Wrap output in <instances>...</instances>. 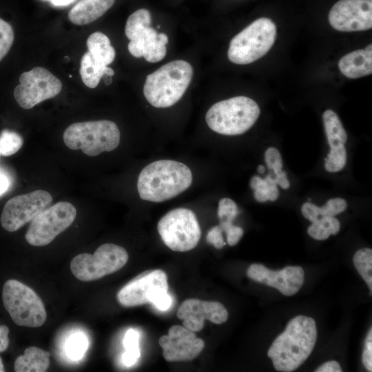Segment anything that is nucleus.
<instances>
[{"label":"nucleus","mask_w":372,"mask_h":372,"mask_svg":"<svg viewBox=\"0 0 372 372\" xmlns=\"http://www.w3.org/2000/svg\"><path fill=\"white\" fill-rule=\"evenodd\" d=\"M317 339L315 320L299 315L291 319L285 330L270 346L267 355L276 370L291 372L298 368L311 353Z\"/></svg>","instance_id":"nucleus-1"},{"label":"nucleus","mask_w":372,"mask_h":372,"mask_svg":"<svg viewBox=\"0 0 372 372\" xmlns=\"http://www.w3.org/2000/svg\"><path fill=\"white\" fill-rule=\"evenodd\" d=\"M192 183V173L185 164L173 160H158L141 171L137 190L142 200L161 203L178 196Z\"/></svg>","instance_id":"nucleus-2"},{"label":"nucleus","mask_w":372,"mask_h":372,"mask_svg":"<svg viewBox=\"0 0 372 372\" xmlns=\"http://www.w3.org/2000/svg\"><path fill=\"white\" fill-rule=\"evenodd\" d=\"M187 61L169 62L146 77L143 94L150 105L158 108L172 106L183 96L193 77Z\"/></svg>","instance_id":"nucleus-3"},{"label":"nucleus","mask_w":372,"mask_h":372,"mask_svg":"<svg viewBox=\"0 0 372 372\" xmlns=\"http://www.w3.org/2000/svg\"><path fill=\"white\" fill-rule=\"evenodd\" d=\"M260 113L255 101L239 96L214 104L207 112L205 121L215 132L228 136L239 135L254 125Z\"/></svg>","instance_id":"nucleus-4"},{"label":"nucleus","mask_w":372,"mask_h":372,"mask_svg":"<svg viewBox=\"0 0 372 372\" xmlns=\"http://www.w3.org/2000/svg\"><path fill=\"white\" fill-rule=\"evenodd\" d=\"M121 134L111 121L100 120L74 123L65 130L63 138L70 149H81L89 156L114 150L119 145Z\"/></svg>","instance_id":"nucleus-5"},{"label":"nucleus","mask_w":372,"mask_h":372,"mask_svg":"<svg viewBox=\"0 0 372 372\" xmlns=\"http://www.w3.org/2000/svg\"><path fill=\"white\" fill-rule=\"evenodd\" d=\"M276 37L275 23L268 18L258 19L232 38L228 59L236 64L251 63L268 52Z\"/></svg>","instance_id":"nucleus-6"},{"label":"nucleus","mask_w":372,"mask_h":372,"mask_svg":"<svg viewBox=\"0 0 372 372\" xmlns=\"http://www.w3.org/2000/svg\"><path fill=\"white\" fill-rule=\"evenodd\" d=\"M3 306L15 324L28 327L42 326L47 318L41 299L30 287L10 279L3 287Z\"/></svg>","instance_id":"nucleus-7"},{"label":"nucleus","mask_w":372,"mask_h":372,"mask_svg":"<svg viewBox=\"0 0 372 372\" xmlns=\"http://www.w3.org/2000/svg\"><path fill=\"white\" fill-rule=\"evenodd\" d=\"M151 21L149 11L138 9L128 17L125 33L130 40L128 50L133 56H143L147 62L156 63L165 58L167 43L158 37L156 30L150 27Z\"/></svg>","instance_id":"nucleus-8"},{"label":"nucleus","mask_w":372,"mask_h":372,"mask_svg":"<svg viewBox=\"0 0 372 372\" xmlns=\"http://www.w3.org/2000/svg\"><path fill=\"white\" fill-rule=\"evenodd\" d=\"M128 254L121 246L105 243L93 254L76 256L70 262L72 274L81 281H93L121 269L128 260Z\"/></svg>","instance_id":"nucleus-9"},{"label":"nucleus","mask_w":372,"mask_h":372,"mask_svg":"<svg viewBox=\"0 0 372 372\" xmlns=\"http://www.w3.org/2000/svg\"><path fill=\"white\" fill-rule=\"evenodd\" d=\"M157 229L165 245L175 251L185 252L198 245L201 231L196 214L187 208H176L164 215Z\"/></svg>","instance_id":"nucleus-10"},{"label":"nucleus","mask_w":372,"mask_h":372,"mask_svg":"<svg viewBox=\"0 0 372 372\" xmlns=\"http://www.w3.org/2000/svg\"><path fill=\"white\" fill-rule=\"evenodd\" d=\"M76 216V209L69 202L61 201L45 208L31 221L25 240L32 246L47 245L72 225Z\"/></svg>","instance_id":"nucleus-11"},{"label":"nucleus","mask_w":372,"mask_h":372,"mask_svg":"<svg viewBox=\"0 0 372 372\" xmlns=\"http://www.w3.org/2000/svg\"><path fill=\"white\" fill-rule=\"evenodd\" d=\"M62 89L61 81L46 68L36 67L22 73L14 97L20 107L30 109L38 103L58 95Z\"/></svg>","instance_id":"nucleus-12"},{"label":"nucleus","mask_w":372,"mask_h":372,"mask_svg":"<svg viewBox=\"0 0 372 372\" xmlns=\"http://www.w3.org/2000/svg\"><path fill=\"white\" fill-rule=\"evenodd\" d=\"M167 277L165 271H145L127 283L117 293L118 302L125 307L151 303L154 304L168 293Z\"/></svg>","instance_id":"nucleus-13"},{"label":"nucleus","mask_w":372,"mask_h":372,"mask_svg":"<svg viewBox=\"0 0 372 372\" xmlns=\"http://www.w3.org/2000/svg\"><path fill=\"white\" fill-rule=\"evenodd\" d=\"M52 201L51 194L45 190H36L13 197L3 207L1 225L8 231H16L32 221Z\"/></svg>","instance_id":"nucleus-14"},{"label":"nucleus","mask_w":372,"mask_h":372,"mask_svg":"<svg viewBox=\"0 0 372 372\" xmlns=\"http://www.w3.org/2000/svg\"><path fill=\"white\" fill-rule=\"evenodd\" d=\"M330 25L342 32L362 31L372 28V0H340L329 14Z\"/></svg>","instance_id":"nucleus-15"},{"label":"nucleus","mask_w":372,"mask_h":372,"mask_svg":"<svg viewBox=\"0 0 372 372\" xmlns=\"http://www.w3.org/2000/svg\"><path fill=\"white\" fill-rule=\"evenodd\" d=\"M163 355L168 362L190 361L196 358L205 347L204 341L196 337L194 331L183 326L174 325L167 335L158 340Z\"/></svg>","instance_id":"nucleus-16"},{"label":"nucleus","mask_w":372,"mask_h":372,"mask_svg":"<svg viewBox=\"0 0 372 372\" xmlns=\"http://www.w3.org/2000/svg\"><path fill=\"white\" fill-rule=\"evenodd\" d=\"M176 315L183 320V327L194 332L203 329L205 320L220 324L228 318V311L220 302L195 298L183 301Z\"/></svg>","instance_id":"nucleus-17"},{"label":"nucleus","mask_w":372,"mask_h":372,"mask_svg":"<svg viewBox=\"0 0 372 372\" xmlns=\"http://www.w3.org/2000/svg\"><path fill=\"white\" fill-rule=\"evenodd\" d=\"M247 275L258 282L277 289L287 296L296 294L304 282V271L299 266H288L273 271L261 264H252L247 269Z\"/></svg>","instance_id":"nucleus-18"},{"label":"nucleus","mask_w":372,"mask_h":372,"mask_svg":"<svg viewBox=\"0 0 372 372\" xmlns=\"http://www.w3.org/2000/svg\"><path fill=\"white\" fill-rule=\"evenodd\" d=\"M349 52L340 59V72L350 79H358L372 73V47Z\"/></svg>","instance_id":"nucleus-19"},{"label":"nucleus","mask_w":372,"mask_h":372,"mask_svg":"<svg viewBox=\"0 0 372 372\" xmlns=\"http://www.w3.org/2000/svg\"><path fill=\"white\" fill-rule=\"evenodd\" d=\"M115 0H80L68 12L69 20L75 25H86L102 17Z\"/></svg>","instance_id":"nucleus-20"},{"label":"nucleus","mask_w":372,"mask_h":372,"mask_svg":"<svg viewBox=\"0 0 372 372\" xmlns=\"http://www.w3.org/2000/svg\"><path fill=\"white\" fill-rule=\"evenodd\" d=\"M50 353L37 347L25 349L24 354L19 356L14 365L16 372H44L50 366Z\"/></svg>","instance_id":"nucleus-21"},{"label":"nucleus","mask_w":372,"mask_h":372,"mask_svg":"<svg viewBox=\"0 0 372 372\" xmlns=\"http://www.w3.org/2000/svg\"><path fill=\"white\" fill-rule=\"evenodd\" d=\"M86 43L88 52L99 64L107 66L114 61L116 56L115 50L105 34L101 32L91 34Z\"/></svg>","instance_id":"nucleus-22"},{"label":"nucleus","mask_w":372,"mask_h":372,"mask_svg":"<svg viewBox=\"0 0 372 372\" xmlns=\"http://www.w3.org/2000/svg\"><path fill=\"white\" fill-rule=\"evenodd\" d=\"M80 74L83 83L90 88H95L103 76H114V70L97 63L89 52H85L81 60Z\"/></svg>","instance_id":"nucleus-23"},{"label":"nucleus","mask_w":372,"mask_h":372,"mask_svg":"<svg viewBox=\"0 0 372 372\" xmlns=\"http://www.w3.org/2000/svg\"><path fill=\"white\" fill-rule=\"evenodd\" d=\"M322 118L329 146L345 144L347 134L337 114L331 110H327Z\"/></svg>","instance_id":"nucleus-24"},{"label":"nucleus","mask_w":372,"mask_h":372,"mask_svg":"<svg viewBox=\"0 0 372 372\" xmlns=\"http://www.w3.org/2000/svg\"><path fill=\"white\" fill-rule=\"evenodd\" d=\"M250 186L254 190L255 199L264 203L267 200L274 201L279 196V190L274 179L271 176H267L265 179L258 176H254L250 181Z\"/></svg>","instance_id":"nucleus-25"},{"label":"nucleus","mask_w":372,"mask_h":372,"mask_svg":"<svg viewBox=\"0 0 372 372\" xmlns=\"http://www.w3.org/2000/svg\"><path fill=\"white\" fill-rule=\"evenodd\" d=\"M340 229L339 220L334 217L321 216L312 222L308 227L307 233L318 240L327 239L331 235L337 234Z\"/></svg>","instance_id":"nucleus-26"},{"label":"nucleus","mask_w":372,"mask_h":372,"mask_svg":"<svg viewBox=\"0 0 372 372\" xmlns=\"http://www.w3.org/2000/svg\"><path fill=\"white\" fill-rule=\"evenodd\" d=\"M353 264L358 273L372 291V249L362 248L355 252Z\"/></svg>","instance_id":"nucleus-27"},{"label":"nucleus","mask_w":372,"mask_h":372,"mask_svg":"<svg viewBox=\"0 0 372 372\" xmlns=\"http://www.w3.org/2000/svg\"><path fill=\"white\" fill-rule=\"evenodd\" d=\"M138 338V333L134 329H129L125 333L123 340L125 352L123 354L122 359L127 366L134 364L140 357Z\"/></svg>","instance_id":"nucleus-28"},{"label":"nucleus","mask_w":372,"mask_h":372,"mask_svg":"<svg viewBox=\"0 0 372 372\" xmlns=\"http://www.w3.org/2000/svg\"><path fill=\"white\" fill-rule=\"evenodd\" d=\"M23 138L16 132L3 130L0 134V154L8 156L17 153L23 145Z\"/></svg>","instance_id":"nucleus-29"},{"label":"nucleus","mask_w":372,"mask_h":372,"mask_svg":"<svg viewBox=\"0 0 372 372\" xmlns=\"http://www.w3.org/2000/svg\"><path fill=\"white\" fill-rule=\"evenodd\" d=\"M238 214V209L236 203L229 198H223L220 200L218 208V216L220 219V227L225 231L229 227L233 220Z\"/></svg>","instance_id":"nucleus-30"},{"label":"nucleus","mask_w":372,"mask_h":372,"mask_svg":"<svg viewBox=\"0 0 372 372\" xmlns=\"http://www.w3.org/2000/svg\"><path fill=\"white\" fill-rule=\"evenodd\" d=\"M330 147V152L325 158V169L329 172L341 171L347 163V151L344 144H339Z\"/></svg>","instance_id":"nucleus-31"},{"label":"nucleus","mask_w":372,"mask_h":372,"mask_svg":"<svg viewBox=\"0 0 372 372\" xmlns=\"http://www.w3.org/2000/svg\"><path fill=\"white\" fill-rule=\"evenodd\" d=\"M88 346L87 338L83 333H76L70 335L65 343V351L68 357L73 360L81 359Z\"/></svg>","instance_id":"nucleus-32"},{"label":"nucleus","mask_w":372,"mask_h":372,"mask_svg":"<svg viewBox=\"0 0 372 372\" xmlns=\"http://www.w3.org/2000/svg\"><path fill=\"white\" fill-rule=\"evenodd\" d=\"M14 31L10 23L0 18V61L9 52L14 42Z\"/></svg>","instance_id":"nucleus-33"},{"label":"nucleus","mask_w":372,"mask_h":372,"mask_svg":"<svg viewBox=\"0 0 372 372\" xmlns=\"http://www.w3.org/2000/svg\"><path fill=\"white\" fill-rule=\"evenodd\" d=\"M347 202L340 198L329 199L325 205L320 207V216L334 217L343 212L347 208Z\"/></svg>","instance_id":"nucleus-34"},{"label":"nucleus","mask_w":372,"mask_h":372,"mask_svg":"<svg viewBox=\"0 0 372 372\" xmlns=\"http://www.w3.org/2000/svg\"><path fill=\"white\" fill-rule=\"evenodd\" d=\"M265 160L269 169L275 174L282 170V162L279 151L274 147H269L265 153Z\"/></svg>","instance_id":"nucleus-35"},{"label":"nucleus","mask_w":372,"mask_h":372,"mask_svg":"<svg viewBox=\"0 0 372 372\" xmlns=\"http://www.w3.org/2000/svg\"><path fill=\"white\" fill-rule=\"evenodd\" d=\"M362 361L365 368L372 371V329H370L364 342V349L362 353Z\"/></svg>","instance_id":"nucleus-36"},{"label":"nucleus","mask_w":372,"mask_h":372,"mask_svg":"<svg viewBox=\"0 0 372 372\" xmlns=\"http://www.w3.org/2000/svg\"><path fill=\"white\" fill-rule=\"evenodd\" d=\"M207 241L216 249L223 248L226 242L223 237V231L219 225L213 227L207 233Z\"/></svg>","instance_id":"nucleus-37"},{"label":"nucleus","mask_w":372,"mask_h":372,"mask_svg":"<svg viewBox=\"0 0 372 372\" xmlns=\"http://www.w3.org/2000/svg\"><path fill=\"white\" fill-rule=\"evenodd\" d=\"M225 232L227 235V244L229 246H234L242 237L244 231L240 227L231 225Z\"/></svg>","instance_id":"nucleus-38"},{"label":"nucleus","mask_w":372,"mask_h":372,"mask_svg":"<svg viewBox=\"0 0 372 372\" xmlns=\"http://www.w3.org/2000/svg\"><path fill=\"white\" fill-rule=\"evenodd\" d=\"M301 210L303 216L311 223L318 219L320 216V207H318L311 203H304Z\"/></svg>","instance_id":"nucleus-39"},{"label":"nucleus","mask_w":372,"mask_h":372,"mask_svg":"<svg viewBox=\"0 0 372 372\" xmlns=\"http://www.w3.org/2000/svg\"><path fill=\"white\" fill-rule=\"evenodd\" d=\"M316 372H341L342 369L340 364L334 360L327 362L320 366Z\"/></svg>","instance_id":"nucleus-40"},{"label":"nucleus","mask_w":372,"mask_h":372,"mask_svg":"<svg viewBox=\"0 0 372 372\" xmlns=\"http://www.w3.org/2000/svg\"><path fill=\"white\" fill-rule=\"evenodd\" d=\"M9 329L6 325H0V352L5 351L9 345Z\"/></svg>","instance_id":"nucleus-41"},{"label":"nucleus","mask_w":372,"mask_h":372,"mask_svg":"<svg viewBox=\"0 0 372 372\" xmlns=\"http://www.w3.org/2000/svg\"><path fill=\"white\" fill-rule=\"evenodd\" d=\"M274 180L276 184L279 185L282 189H288L290 186L289 181L287 178L286 172L282 170L276 174V178Z\"/></svg>","instance_id":"nucleus-42"},{"label":"nucleus","mask_w":372,"mask_h":372,"mask_svg":"<svg viewBox=\"0 0 372 372\" xmlns=\"http://www.w3.org/2000/svg\"><path fill=\"white\" fill-rule=\"evenodd\" d=\"M9 180L8 177L0 172V195L4 193L8 188Z\"/></svg>","instance_id":"nucleus-43"},{"label":"nucleus","mask_w":372,"mask_h":372,"mask_svg":"<svg viewBox=\"0 0 372 372\" xmlns=\"http://www.w3.org/2000/svg\"><path fill=\"white\" fill-rule=\"evenodd\" d=\"M52 3L56 6H63L70 3L74 0H50Z\"/></svg>","instance_id":"nucleus-44"},{"label":"nucleus","mask_w":372,"mask_h":372,"mask_svg":"<svg viewBox=\"0 0 372 372\" xmlns=\"http://www.w3.org/2000/svg\"><path fill=\"white\" fill-rule=\"evenodd\" d=\"M265 171V167L262 165H259L258 167V172L260 173V174H263Z\"/></svg>","instance_id":"nucleus-45"},{"label":"nucleus","mask_w":372,"mask_h":372,"mask_svg":"<svg viewBox=\"0 0 372 372\" xmlns=\"http://www.w3.org/2000/svg\"><path fill=\"white\" fill-rule=\"evenodd\" d=\"M3 371H5V369H4V366H3L2 360H1V359L0 358V372H3Z\"/></svg>","instance_id":"nucleus-46"},{"label":"nucleus","mask_w":372,"mask_h":372,"mask_svg":"<svg viewBox=\"0 0 372 372\" xmlns=\"http://www.w3.org/2000/svg\"><path fill=\"white\" fill-rule=\"evenodd\" d=\"M1 155V154H0Z\"/></svg>","instance_id":"nucleus-47"}]
</instances>
